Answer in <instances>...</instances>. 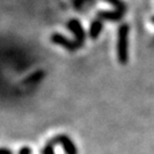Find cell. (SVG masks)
Here are the masks:
<instances>
[{"instance_id":"6da1fadb","label":"cell","mask_w":154,"mask_h":154,"mask_svg":"<svg viewBox=\"0 0 154 154\" xmlns=\"http://www.w3.org/2000/svg\"><path fill=\"white\" fill-rule=\"evenodd\" d=\"M128 34H129V25L121 24L118 29V41H116V56L118 62L125 65L129 61L128 53Z\"/></svg>"},{"instance_id":"7a4b0ae2","label":"cell","mask_w":154,"mask_h":154,"mask_svg":"<svg viewBox=\"0 0 154 154\" xmlns=\"http://www.w3.org/2000/svg\"><path fill=\"white\" fill-rule=\"evenodd\" d=\"M50 41L54 45H57V46H61L63 48H65V49L67 50V51H70V53H74V51H77V50L81 47L75 40H72V39L67 38L64 34L58 33V32L53 33V34L50 35Z\"/></svg>"},{"instance_id":"3957f363","label":"cell","mask_w":154,"mask_h":154,"mask_svg":"<svg viewBox=\"0 0 154 154\" xmlns=\"http://www.w3.org/2000/svg\"><path fill=\"white\" fill-rule=\"evenodd\" d=\"M66 26L69 29V31L74 35V40L82 47L86 42L87 34H86V31H85L81 22L78 18H71V20H69V22L66 23Z\"/></svg>"},{"instance_id":"277c9868","label":"cell","mask_w":154,"mask_h":154,"mask_svg":"<svg viewBox=\"0 0 154 154\" xmlns=\"http://www.w3.org/2000/svg\"><path fill=\"white\" fill-rule=\"evenodd\" d=\"M50 140L55 145H60L65 154H78V147L75 143L65 134L56 135L55 137H53Z\"/></svg>"},{"instance_id":"5b68a950","label":"cell","mask_w":154,"mask_h":154,"mask_svg":"<svg viewBox=\"0 0 154 154\" xmlns=\"http://www.w3.org/2000/svg\"><path fill=\"white\" fill-rule=\"evenodd\" d=\"M125 15V11L114 9V11H100L97 13V18H100L103 22L104 21H111V22H118L122 20Z\"/></svg>"},{"instance_id":"8992f818","label":"cell","mask_w":154,"mask_h":154,"mask_svg":"<svg viewBox=\"0 0 154 154\" xmlns=\"http://www.w3.org/2000/svg\"><path fill=\"white\" fill-rule=\"evenodd\" d=\"M103 28H104V23H103V21L100 18L94 20L93 22L90 23V26H89V37L93 40L97 39L99 37V34L102 33V31H103Z\"/></svg>"},{"instance_id":"52a82bcc","label":"cell","mask_w":154,"mask_h":154,"mask_svg":"<svg viewBox=\"0 0 154 154\" xmlns=\"http://www.w3.org/2000/svg\"><path fill=\"white\" fill-rule=\"evenodd\" d=\"M107 4L112 5L116 9H119V11H126V5L122 0H104Z\"/></svg>"},{"instance_id":"ba28073f","label":"cell","mask_w":154,"mask_h":154,"mask_svg":"<svg viewBox=\"0 0 154 154\" xmlns=\"http://www.w3.org/2000/svg\"><path fill=\"white\" fill-rule=\"evenodd\" d=\"M41 154H56L55 153V144L51 140H49L48 143H46L42 149H41Z\"/></svg>"},{"instance_id":"9c48e42d","label":"cell","mask_w":154,"mask_h":154,"mask_svg":"<svg viewBox=\"0 0 154 154\" xmlns=\"http://www.w3.org/2000/svg\"><path fill=\"white\" fill-rule=\"evenodd\" d=\"M71 1H72L73 7H74L77 11H82L83 8H85V6L87 5L85 0H71Z\"/></svg>"},{"instance_id":"30bf717a","label":"cell","mask_w":154,"mask_h":154,"mask_svg":"<svg viewBox=\"0 0 154 154\" xmlns=\"http://www.w3.org/2000/svg\"><path fill=\"white\" fill-rule=\"evenodd\" d=\"M18 154H32V149L30 146H22L18 149Z\"/></svg>"},{"instance_id":"8fae6325","label":"cell","mask_w":154,"mask_h":154,"mask_svg":"<svg viewBox=\"0 0 154 154\" xmlns=\"http://www.w3.org/2000/svg\"><path fill=\"white\" fill-rule=\"evenodd\" d=\"M0 154H15L14 151L8 147H0Z\"/></svg>"},{"instance_id":"7c38bea8","label":"cell","mask_w":154,"mask_h":154,"mask_svg":"<svg viewBox=\"0 0 154 154\" xmlns=\"http://www.w3.org/2000/svg\"><path fill=\"white\" fill-rule=\"evenodd\" d=\"M85 1H86V4L89 6H94L96 4V0H85Z\"/></svg>"},{"instance_id":"4fadbf2b","label":"cell","mask_w":154,"mask_h":154,"mask_svg":"<svg viewBox=\"0 0 154 154\" xmlns=\"http://www.w3.org/2000/svg\"><path fill=\"white\" fill-rule=\"evenodd\" d=\"M151 21H152V23H153V24H154V16L152 17V20H151Z\"/></svg>"}]
</instances>
